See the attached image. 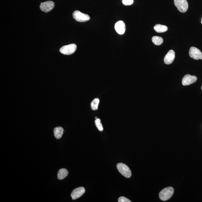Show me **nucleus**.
<instances>
[{
  "instance_id": "nucleus-1",
  "label": "nucleus",
  "mask_w": 202,
  "mask_h": 202,
  "mask_svg": "<svg viewBox=\"0 0 202 202\" xmlns=\"http://www.w3.org/2000/svg\"><path fill=\"white\" fill-rule=\"evenodd\" d=\"M174 190L173 188L169 187L165 188L160 192L159 197L160 199L163 201H166L170 199L174 194Z\"/></svg>"
},
{
  "instance_id": "nucleus-2",
  "label": "nucleus",
  "mask_w": 202,
  "mask_h": 202,
  "mask_svg": "<svg viewBox=\"0 0 202 202\" xmlns=\"http://www.w3.org/2000/svg\"><path fill=\"white\" fill-rule=\"evenodd\" d=\"M117 168L121 175L125 178H130L131 176V170L126 165L122 163H118Z\"/></svg>"
},
{
  "instance_id": "nucleus-3",
  "label": "nucleus",
  "mask_w": 202,
  "mask_h": 202,
  "mask_svg": "<svg viewBox=\"0 0 202 202\" xmlns=\"http://www.w3.org/2000/svg\"><path fill=\"white\" fill-rule=\"evenodd\" d=\"M73 17L76 21L80 22L87 21L90 18L89 15L82 13L78 10L74 11L73 14Z\"/></svg>"
},
{
  "instance_id": "nucleus-4",
  "label": "nucleus",
  "mask_w": 202,
  "mask_h": 202,
  "mask_svg": "<svg viewBox=\"0 0 202 202\" xmlns=\"http://www.w3.org/2000/svg\"><path fill=\"white\" fill-rule=\"evenodd\" d=\"M77 49V46L75 44H71L65 46L61 48L60 51L64 55H69L74 54Z\"/></svg>"
},
{
  "instance_id": "nucleus-5",
  "label": "nucleus",
  "mask_w": 202,
  "mask_h": 202,
  "mask_svg": "<svg viewBox=\"0 0 202 202\" xmlns=\"http://www.w3.org/2000/svg\"><path fill=\"white\" fill-rule=\"evenodd\" d=\"M174 4L178 10L183 13L186 12L188 8V4L186 0H174Z\"/></svg>"
},
{
  "instance_id": "nucleus-6",
  "label": "nucleus",
  "mask_w": 202,
  "mask_h": 202,
  "mask_svg": "<svg viewBox=\"0 0 202 202\" xmlns=\"http://www.w3.org/2000/svg\"><path fill=\"white\" fill-rule=\"evenodd\" d=\"M189 55L191 58L194 59L198 60H202V53L197 48L195 47H191L189 51Z\"/></svg>"
},
{
  "instance_id": "nucleus-7",
  "label": "nucleus",
  "mask_w": 202,
  "mask_h": 202,
  "mask_svg": "<svg viewBox=\"0 0 202 202\" xmlns=\"http://www.w3.org/2000/svg\"><path fill=\"white\" fill-rule=\"evenodd\" d=\"M55 4L52 1H47L41 3L40 6V10L45 12L50 11L54 8Z\"/></svg>"
},
{
  "instance_id": "nucleus-8",
  "label": "nucleus",
  "mask_w": 202,
  "mask_h": 202,
  "mask_svg": "<svg viewBox=\"0 0 202 202\" xmlns=\"http://www.w3.org/2000/svg\"><path fill=\"white\" fill-rule=\"evenodd\" d=\"M197 77L195 76H192L187 74L183 77L182 80V84L184 86L189 85L196 82Z\"/></svg>"
},
{
  "instance_id": "nucleus-9",
  "label": "nucleus",
  "mask_w": 202,
  "mask_h": 202,
  "mask_svg": "<svg viewBox=\"0 0 202 202\" xmlns=\"http://www.w3.org/2000/svg\"><path fill=\"white\" fill-rule=\"evenodd\" d=\"M84 188L80 187L74 189L71 192V196L72 200H75L80 198L85 192Z\"/></svg>"
},
{
  "instance_id": "nucleus-10",
  "label": "nucleus",
  "mask_w": 202,
  "mask_h": 202,
  "mask_svg": "<svg viewBox=\"0 0 202 202\" xmlns=\"http://www.w3.org/2000/svg\"><path fill=\"white\" fill-rule=\"evenodd\" d=\"M115 30L118 34L123 35L125 33L126 27L125 23L122 21H118L115 24Z\"/></svg>"
},
{
  "instance_id": "nucleus-11",
  "label": "nucleus",
  "mask_w": 202,
  "mask_h": 202,
  "mask_svg": "<svg viewBox=\"0 0 202 202\" xmlns=\"http://www.w3.org/2000/svg\"><path fill=\"white\" fill-rule=\"evenodd\" d=\"M175 52L173 50H170L168 52L164 58L165 63L170 65L173 62L175 58Z\"/></svg>"
},
{
  "instance_id": "nucleus-12",
  "label": "nucleus",
  "mask_w": 202,
  "mask_h": 202,
  "mask_svg": "<svg viewBox=\"0 0 202 202\" xmlns=\"http://www.w3.org/2000/svg\"><path fill=\"white\" fill-rule=\"evenodd\" d=\"M64 133V130L62 127H58L54 129V136L56 139H59L62 138Z\"/></svg>"
},
{
  "instance_id": "nucleus-13",
  "label": "nucleus",
  "mask_w": 202,
  "mask_h": 202,
  "mask_svg": "<svg viewBox=\"0 0 202 202\" xmlns=\"http://www.w3.org/2000/svg\"><path fill=\"white\" fill-rule=\"evenodd\" d=\"M68 175V172L65 169H62L58 171L57 178L59 180H61L64 179Z\"/></svg>"
},
{
  "instance_id": "nucleus-14",
  "label": "nucleus",
  "mask_w": 202,
  "mask_h": 202,
  "mask_svg": "<svg viewBox=\"0 0 202 202\" xmlns=\"http://www.w3.org/2000/svg\"><path fill=\"white\" fill-rule=\"evenodd\" d=\"M154 29L156 32L158 33H163L166 32L168 30L167 26L163 25L157 24L154 27Z\"/></svg>"
},
{
  "instance_id": "nucleus-15",
  "label": "nucleus",
  "mask_w": 202,
  "mask_h": 202,
  "mask_svg": "<svg viewBox=\"0 0 202 202\" xmlns=\"http://www.w3.org/2000/svg\"><path fill=\"white\" fill-rule=\"evenodd\" d=\"M152 41L156 46H159L163 43V39L161 37L154 36L152 37Z\"/></svg>"
},
{
  "instance_id": "nucleus-16",
  "label": "nucleus",
  "mask_w": 202,
  "mask_h": 202,
  "mask_svg": "<svg viewBox=\"0 0 202 202\" xmlns=\"http://www.w3.org/2000/svg\"><path fill=\"white\" fill-rule=\"evenodd\" d=\"M99 102H100V100H99V99H95L91 103V109L94 110V111H96V110L98 109Z\"/></svg>"
},
{
  "instance_id": "nucleus-17",
  "label": "nucleus",
  "mask_w": 202,
  "mask_h": 202,
  "mask_svg": "<svg viewBox=\"0 0 202 202\" xmlns=\"http://www.w3.org/2000/svg\"><path fill=\"white\" fill-rule=\"evenodd\" d=\"M95 122L96 126L97 127L98 129L100 131H103V127L102 124L101 123L100 119L99 118L96 119Z\"/></svg>"
},
{
  "instance_id": "nucleus-18",
  "label": "nucleus",
  "mask_w": 202,
  "mask_h": 202,
  "mask_svg": "<svg viewBox=\"0 0 202 202\" xmlns=\"http://www.w3.org/2000/svg\"><path fill=\"white\" fill-rule=\"evenodd\" d=\"M134 0H122V2L124 5L128 6L133 4Z\"/></svg>"
},
{
  "instance_id": "nucleus-19",
  "label": "nucleus",
  "mask_w": 202,
  "mask_h": 202,
  "mask_svg": "<svg viewBox=\"0 0 202 202\" xmlns=\"http://www.w3.org/2000/svg\"><path fill=\"white\" fill-rule=\"evenodd\" d=\"M119 202H131L128 199L124 197H119L118 200Z\"/></svg>"
},
{
  "instance_id": "nucleus-20",
  "label": "nucleus",
  "mask_w": 202,
  "mask_h": 202,
  "mask_svg": "<svg viewBox=\"0 0 202 202\" xmlns=\"http://www.w3.org/2000/svg\"><path fill=\"white\" fill-rule=\"evenodd\" d=\"M201 90H202V87H201Z\"/></svg>"
},
{
  "instance_id": "nucleus-21",
  "label": "nucleus",
  "mask_w": 202,
  "mask_h": 202,
  "mask_svg": "<svg viewBox=\"0 0 202 202\" xmlns=\"http://www.w3.org/2000/svg\"><path fill=\"white\" fill-rule=\"evenodd\" d=\"M201 23H202V19Z\"/></svg>"
}]
</instances>
